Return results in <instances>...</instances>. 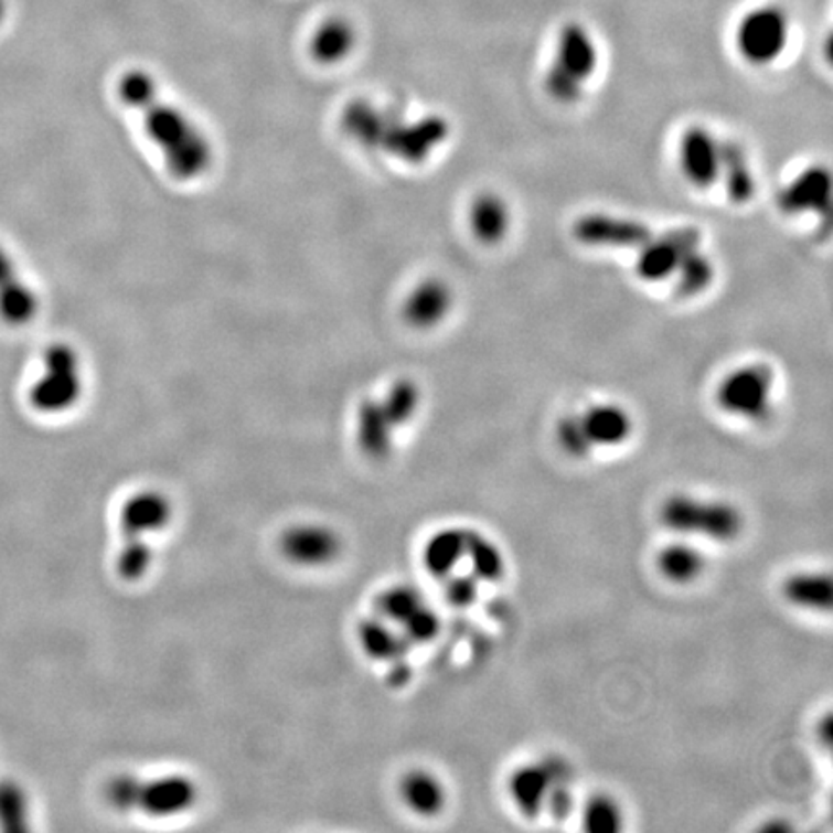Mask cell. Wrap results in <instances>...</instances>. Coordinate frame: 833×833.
I'll return each mask as SVG.
<instances>
[{
    "label": "cell",
    "instance_id": "cell-33",
    "mask_svg": "<svg viewBox=\"0 0 833 833\" xmlns=\"http://www.w3.org/2000/svg\"><path fill=\"white\" fill-rule=\"evenodd\" d=\"M446 587H444V597L456 608H469L477 602V598L481 595V583L474 579L473 575L467 574V572H458V574L450 575L444 579Z\"/></svg>",
    "mask_w": 833,
    "mask_h": 833
},
{
    "label": "cell",
    "instance_id": "cell-32",
    "mask_svg": "<svg viewBox=\"0 0 833 833\" xmlns=\"http://www.w3.org/2000/svg\"><path fill=\"white\" fill-rule=\"evenodd\" d=\"M556 440H558L562 451L567 453L569 458L585 459L595 453L589 438L585 435L579 415H567L559 420L558 428H556Z\"/></svg>",
    "mask_w": 833,
    "mask_h": 833
},
{
    "label": "cell",
    "instance_id": "cell-18",
    "mask_svg": "<svg viewBox=\"0 0 833 833\" xmlns=\"http://www.w3.org/2000/svg\"><path fill=\"white\" fill-rule=\"evenodd\" d=\"M554 68L566 72L585 84L598 66V51L589 30L579 22H569L562 28L558 38V54L552 62Z\"/></svg>",
    "mask_w": 833,
    "mask_h": 833
},
{
    "label": "cell",
    "instance_id": "cell-23",
    "mask_svg": "<svg viewBox=\"0 0 833 833\" xmlns=\"http://www.w3.org/2000/svg\"><path fill=\"white\" fill-rule=\"evenodd\" d=\"M466 527H448L428 538L423 548V564L428 575L444 581L463 569L467 548Z\"/></svg>",
    "mask_w": 833,
    "mask_h": 833
},
{
    "label": "cell",
    "instance_id": "cell-13",
    "mask_svg": "<svg viewBox=\"0 0 833 833\" xmlns=\"http://www.w3.org/2000/svg\"><path fill=\"white\" fill-rule=\"evenodd\" d=\"M701 244V232L696 228H677L668 232L660 239H650L642 245L641 255L637 260V273L642 280L660 282L672 276L685 255L696 249Z\"/></svg>",
    "mask_w": 833,
    "mask_h": 833
},
{
    "label": "cell",
    "instance_id": "cell-5",
    "mask_svg": "<svg viewBox=\"0 0 833 833\" xmlns=\"http://www.w3.org/2000/svg\"><path fill=\"white\" fill-rule=\"evenodd\" d=\"M172 504L157 490H141L124 502L120 510L122 548L116 558V569L124 581H141L153 566V551L149 536L169 527Z\"/></svg>",
    "mask_w": 833,
    "mask_h": 833
},
{
    "label": "cell",
    "instance_id": "cell-22",
    "mask_svg": "<svg viewBox=\"0 0 833 833\" xmlns=\"http://www.w3.org/2000/svg\"><path fill=\"white\" fill-rule=\"evenodd\" d=\"M579 417L595 451L598 448H620L633 435L631 415L616 404L592 406Z\"/></svg>",
    "mask_w": 833,
    "mask_h": 833
},
{
    "label": "cell",
    "instance_id": "cell-27",
    "mask_svg": "<svg viewBox=\"0 0 833 833\" xmlns=\"http://www.w3.org/2000/svg\"><path fill=\"white\" fill-rule=\"evenodd\" d=\"M469 221L474 236L482 244H498L510 226V213L502 197L494 193H482L473 201Z\"/></svg>",
    "mask_w": 833,
    "mask_h": 833
},
{
    "label": "cell",
    "instance_id": "cell-19",
    "mask_svg": "<svg viewBox=\"0 0 833 833\" xmlns=\"http://www.w3.org/2000/svg\"><path fill=\"white\" fill-rule=\"evenodd\" d=\"M39 299L20 280L14 263L0 245V319L10 327H23L38 314Z\"/></svg>",
    "mask_w": 833,
    "mask_h": 833
},
{
    "label": "cell",
    "instance_id": "cell-25",
    "mask_svg": "<svg viewBox=\"0 0 833 833\" xmlns=\"http://www.w3.org/2000/svg\"><path fill=\"white\" fill-rule=\"evenodd\" d=\"M357 43V31L353 23L342 15H332L319 23L313 38L309 41V53L313 61L324 66L340 64L353 53Z\"/></svg>",
    "mask_w": 833,
    "mask_h": 833
},
{
    "label": "cell",
    "instance_id": "cell-20",
    "mask_svg": "<svg viewBox=\"0 0 833 833\" xmlns=\"http://www.w3.org/2000/svg\"><path fill=\"white\" fill-rule=\"evenodd\" d=\"M718 143L704 128H691L681 139V167L691 184L711 188L719 177Z\"/></svg>",
    "mask_w": 833,
    "mask_h": 833
},
{
    "label": "cell",
    "instance_id": "cell-10",
    "mask_svg": "<svg viewBox=\"0 0 833 833\" xmlns=\"http://www.w3.org/2000/svg\"><path fill=\"white\" fill-rule=\"evenodd\" d=\"M789 18L778 4H762L743 15L737 25L735 43L745 61L755 66L772 64L786 51Z\"/></svg>",
    "mask_w": 833,
    "mask_h": 833
},
{
    "label": "cell",
    "instance_id": "cell-29",
    "mask_svg": "<svg viewBox=\"0 0 833 833\" xmlns=\"http://www.w3.org/2000/svg\"><path fill=\"white\" fill-rule=\"evenodd\" d=\"M623 804L610 793H595L581 807V826L590 833H618L626 827Z\"/></svg>",
    "mask_w": 833,
    "mask_h": 833
},
{
    "label": "cell",
    "instance_id": "cell-24",
    "mask_svg": "<svg viewBox=\"0 0 833 833\" xmlns=\"http://www.w3.org/2000/svg\"><path fill=\"white\" fill-rule=\"evenodd\" d=\"M450 307V286L438 278H430L409 293L404 306V319L414 329H432L448 314Z\"/></svg>",
    "mask_w": 833,
    "mask_h": 833
},
{
    "label": "cell",
    "instance_id": "cell-34",
    "mask_svg": "<svg viewBox=\"0 0 833 833\" xmlns=\"http://www.w3.org/2000/svg\"><path fill=\"white\" fill-rule=\"evenodd\" d=\"M2 18H4V0H0V22H2Z\"/></svg>",
    "mask_w": 833,
    "mask_h": 833
},
{
    "label": "cell",
    "instance_id": "cell-16",
    "mask_svg": "<svg viewBox=\"0 0 833 833\" xmlns=\"http://www.w3.org/2000/svg\"><path fill=\"white\" fill-rule=\"evenodd\" d=\"M398 795L407 811L419 819H436L448 807V788L438 773L414 768L402 776Z\"/></svg>",
    "mask_w": 833,
    "mask_h": 833
},
{
    "label": "cell",
    "instance_id": "cell-1",
    "mask_svg": "<svg viewBox=\"0 0 833 833\" xmlns=\"http://www.w3.org/2000/svg\"><path fill=\"white\" fill-rule=\"evenodd\" d=\"M116 93L126 107L141 115L147 138L153 143L172 177L192 182L213 164V143L184 108L162 97L159 84L141 68L124 72Z\"/></svg>",
    "mask_w": 833,
    "mask_h": 833
},
{
    "label": "cell",
    "instance_id": "cell-3",
    "mask_svg": "<svg viewBox=\"0 0 833 833\" xmlns=\"http://www.w3.org/2000/svg\"><path fill=\"white\" fill-rule=\"evenodd\" d=\"M505 793L523 819L548 814L558 822L566 820L575 807L574 770L566 758L554 755L523 762L508 776Z\"/></svg>",
    "mask_w": 833,
    "mask_h": 833
},
{
    "label": "cell",
    "instance_id": "cell-11",
    "mask_svg": "<svg viewBox=\"0 0 833 833\" xmlns=\"http://www.w3.org/2000/svg\"><path fill=\"white\" fill-rule=\"evenodd\" d=\"M376 616L396 627L409 644L432 641L440 629L435 610L420 597L419 590L407 585L384 590L376 600Z\"/></svg>",
    "mask_w": 833,
    "mask_h": 833
},
{
    "label": "cell",
    "instance_id": "cell-15",
    "mask_svg": "<svg viewBox=\"0 0 833 833\" xmlns=\"http://www.w3.org/2000/svg\"><path fill=\"white\" fill-rule=\"evenodd\" d=\"M574 234L581 244L642 247L652 232L642 222L627 221L610 214H587L575 222Z\"/></svg>",
    "mask_w": 833,
    "mask_h": 833
},
{
    "label": "cell",
    "instance_id": "cell-2",
    "mask_svg": "<svg viewBox=\"0 0 833 833\" xmlns=\"http://www.w3.org/2000/svg\"><path fill=\"white\" fill-rule=\"evenodd\" d=\"M345 136L369 151H384L399 161L420 164L450 134V124L440 116H425L407 122L394 107H378L355 99L342 113Z\"/></svg>",
    "mask_w": 833,
    "mask_h": 833
},
{
    "label": "cell",
    "instance_id": "cell-30",
    "mask_svg": "<svg viewBox=\"0 0 833 833\" xmlns=\"http://www.w3.org/2000/svg\"><path fill=\"white\" fill-rule=\"evenodd\" d=\"M675 273L680 275L677 293H681L683 298H691V296H696L711 286L712 278H714V265L696 247L688 255H685V259L681 260Z\"/></svg>",
    "mask_w": 833,
    "mask_h": 833
},
{
    "label": "cell",
    "instance_id": "cell-6",
    "mask_svg": "<svg viewBox=\"0 0 833 833\" xmlns=\"http://www.w3.org/2000/svg\"><path fill=\"white\" fill-rule=\"evenodd\" d=\"M108 803L118 811H138L153 819H170L192 811L197 803V786L190 778L172 773L153 780L118 776L108 783Z\"/></svg>",
    "mask_w": 833,
    "mask_h": 833
},
{
    "label": "cell",
    "instance_id": "cell-12",
    "mask_svg": "<svg viewBox=\"0 0 833 833\" xmlns=\"http://www.w3.org/2000/svg\"><path fill=\"white\" fill-rule=\"evenodd\" d=\"M284 558L298 567H327L337 562L342 552V541L334 528L319 523L293 525L280 541Z\"/></svg>",
    "mask_w": 833,
    "mask_h": 833
},
{
    "label": "cell",
    "instance_id": "cell-21",
    "mask_svg": "<svg viewBox=\"0 0 833 833\" xmlns=\"http://www.w3.org/2000/svg\"><path fill=\"white\" fill-rule=\"evenodd\" d=\"M830 195H832L830 172L814 167L781 190L778 195V205L783 213L788 214L807 213V211L826 213L830 209Z\"/></svg>",
    "mask_w": 833,
    "mask_h": 833
},
{
    "label": "cell",
    "instance_id": "cell-14",
    "mask_svg": "<svg viewBox=\"0 0 833 833\" xmlns=\"http://www.w3.org/2000/svg\"><path fill=\"white\" fill-rule=\"evenodd\" d=\"M654 569L668 585L685 589L703 579L708 558L696 541L673 536V541L658 548Z\"/></svg>",
    "mask_w": 833,
    "mask_h": 833
},
{
    "label": "cell",
    "instance_id": "cell-9",
    "mask_svg": "<svg viewBox=\"0 0 833 833\" xmlns=\"http://www.w3.org/2000/svg\"><path fill=\"white\" fill-rule=\"evenodd\" d=\"M773 371L768 365H747L727 375L716 392L724 414L749 423H765L772 415Z\"/></svg>",
    "mask_w": 833,
    "mask_h": 833
},
{
    "label": "cell",
    "instance_id": "cell-4",
    "mask_svg": "<svg viewBox=\"0 0 833 833\" xmlns=\"http://www.w3.org/2000/svg\"><path fill=\"white\" fill-rule=\"evenodd\" d=\"M658 523L670 535L712 544H734L745 535L747 517L739 505L724 498L675 492L658 508Z\"/></svg>",
    "mask_w": 833,
    "mask_h": 833
},
{
    "label": "cell",
    "instance_id": "cell-17",
    "mask_svg": "<svg viewBox=\"0 0 833 833\" xmlns=\"http://www.w3.org/2000/svg\"><path fill=\"white\" fill-rule=\"evenodd\" d=\"M780 597L799 612L827 613L832 610V577L826 572L804 569L783 577Z\"/></svg>",
    "mask_w": 833,
    "mask_h": 833
},
{
    "label": "cell",
    "instance_id": "cell-31",
    "mask_svg": "<svg viewBox=\"0 0 833 833\" xmlns=\"http://www.w3.org/2000/svg\"><path fill=\"white\" fill-rule=\"evenodd\" d=\"M30 803L20 786L12 781L0 783V826L4 830H25L28 827Z\"/></svg>",
    "mask_w": 833,
    "mask_h": 833
},
{
    "label": "cell",
    "instance_id": "cell-7",
    "mask_svg": "<svg viewBox=\"0 0 833 833\" xmlns=\"http://www.w3.org/2000/svg\"><path fill=\"white\" fill-rule=\"evenodd\" d=\"M419 406V386L409 378L396 381L383 398L365 399L357 412V444L361 451L369 458H386L394 446L396 430L414 419Z\"/></svg>",
    "mask_w": 833,
    "mask_h": 833
},
{
    "label": "cell",
    "instance_id": "cell-26",
    "mask_svg": "<svg viewBox=\"0 0 833 833\" xmlns=\"http://www.w3.org/2000/svg\"><path fill=\"white\" fill-rule=\"evenodd\" d=\"M463 567H467V574L473 575L481 585H496L508 574V559L492 538L469 528Z\"/></svg>",
    "mask_w": 833,
    "mask_h": 833
},
{
    "label": "cell",
    "instance_id": "cell-28",
    "mask_svg": "<svg viewBox=\"0 0 833 833\" xmlns=\"http://www.w3.org/2000/svg\"><path fill=\"white\" fill-rule=\"evenodd\" d=\"M719 153V174H724L726 182L727 195L734 203L743 205L752 197L755 193V182L750 177L747 157L743 153L741 147L727 141L718 147Z\"/></svg>",
    "mask_w": 833,
    "mask_h": 833
},
{
    "label": "cell",
    "instance_id": "cell-8",
    "mask_svg": "<svg viewBox=\"0 0 833 833\" xmlns=\"http://www.w3.org/2000/svg\"><path fill=\"white\" fill-rule=\"evenodd\" d=\"M45 369L31 386L30 404L41 414H64L84 394V369L76 350L53 344L45 352Z\"/></svg>",
    "mask_w": 833,
    "mask_h": 833
}]
</instances>
